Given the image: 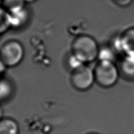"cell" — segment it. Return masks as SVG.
<instances>
[{
  "label": "cell",
  "mask_w": 134,
  "mask_h": 134,
  "mask_svg": "<svg viewBox=\"0 0 134 134\" xmlns=\"http://www.w3.org/2000/svg\"><path fill=\"white\" fill-rule=\"evenodd\" d=\"M99 47L91 36L82 34L76 37L72 43L71 54L82 64L92 63L98 58Z\"/></svg>",
  "instance_id": "cell-1"
},
{
  "label": "cell",
  "mask_w": 134,
  "mask_h": 134,
  "mask_svg": "<svg viewBox=\"0 0 134 134\" xmlns=\"http://www.w3.org/2000/svg\"><path fill=\"white\" fill-rule=\"evenodd\" d=\"M95 81L100 87L108 88L113 87L118 80L119 68L112 61H99L94 69Z\"/></svg>",
  "instance_id": "cell-2"
},
{
  "label": "cell",
  "mask_w": 134,
  "mask_h": 134,
  "mask_svg": "<svg viewBox=\"0 0 134 134\" xmlns=\"http://www.w3.org/2000/svg\"><path fill=\"white\" fill-rule=\"evenodd\" d=\"M1 62L7 67L19 65L24 56V49L21 43L16 40H9L1 48Z\"/></svg>",
  "instance_id": "cell-3"
},
{
  "label": "cell",
  "mask_w": 134,
  "mask_h": 134,
  "mask_svg": "<svg viewBox=\"0 0 134 134\" xmlns=\"http://www.w3.org/2000/svg\"><path fill=\"white\" fill-rule=\"evenodd\" d=\"M70 81L75 89L80 91H87L95 82L94 70L86 64H82L72 71Z\"/></svg>",
  "instance_id": "cell-4"
},
{
  "label": "cell",
  "mask_w": 134,
  "mask_h": 134,
  "mask_svg": "<svg viewBox=\"0 0 134 134\" xmlns=\"http://www.w3.org/2000/svg\"><path fill=\"white\" fill-rule=\"evenodd\" d=\"M119 41L121 51L126 55L134 57V28L126 30Z\"/></svg>",
  "instance_id": "cell-5"
},
{
  "label": "cell",
  "mask_w": 134,
  "mask_h": 134,
  "mask_svg": "<svg viewBox=\"0 0 134 134\" xmlns=\"http://www.w3.org/2000/svg\"><path fill=\"white\" fill-rule=\"evenodd\" d=\"M119 73L128 80H134V57L126 55L119 68Z\"/></svg>",
  "instance_id": "cell-6"
},
{
  "label": "cell",
  "mask_w": 134,
  "mask_h": 134,
  "mask_svg": "<svg viewBox=\"0 0 134 134\" xmlns=\"http://www.w3.org/2000/svg\"><path fill=\"white\" fill-rule=\"evenodd\" d=\"M12 28L19 29L25 26L29 19V12L25 8L16 13L11 14Z\"/></svg>",
  "instance_id": "cell-7"
},
{
  "label": "cell",
  "mask_w": 134,
  "mask_h": 134,
  "mask_svg": "<svg viewBox=\"0 0 134 134\" xmlns=\"http://www.w3.org/2000/svg\"><path fill=\"white\" fill-rule=\"evenodd\" d=\"M14 94V86L11 81L6 78H2L0 82V99L5 102L12 98Z\"/></svg>",
  "instance_id": "cell-8"
},
{
  "label": "cell",
  "mask_w": 134,
  "mask_h": 134,
  "mask_svg": "<svg viewBox=\"0 0 134 134\" xmlns=\"http://www.w3.org/2000/svg\"><path fill=\"white\" fill-rule=\"evenodd\" d=\"M19 126L13 119L4 118L0 122V134H18Z\"/></svg>",
  "instance_id": "cell-9"
},
{
  "label": "cell",
  "mask_w": 134,
  "mask_h": 134,
  "mask_svg": "<svg viewBox=\"0 0 134 134\" xmlns=\"http://www.w3.org/2000/svg\"><path fill=\"white\" fill-rule=\"evenodd\" d=\"M25 3L24 0H2V8L13 14L24 8Z\"/></svg>",
  "instance_id": "cell-10"
},
{
  "label": "cell",
  "mask_w": 134,
  "mask_h": 134,
  "mask_svg": "<svg viewBox=\"0 0 134 134\" xmlns=\"http://www.w3.org/2000/svg\"><path fill=\"white\" fill-rule=\"evenodd\" d=\"M0 16V32L1 34L6 32L9 28H12V21L11 14L1 8Z\"/></svg>",
  "instance_id": "cell-11"
},
{
  "label": "cell",
  "mask_w": 134,
  "mask_h": 134,
  "mask_svg": "<svg viewBox=\"0 0 134 134\" xmlns=\"http://www.w3.org/2000/svg\"><path fill=\"white\" fill-rule=\"evenodd\" d=\"M98 58L99 59V61H109L113 62V51L108 48L99 49Z\"/></svg>",
  "instance_id": "cell-12"
},
{
  "label": "cell",
  "mask_w": 134,
  "mask_h": 134,
  "mask_svg": "<svg viewBox=\"0 0 134 134\" xmlns=\"http://www.w3.org/2000/svg\"><path fill=\"white\" fill-rule=\"evenodd\" d=\"M133 0H114L115 3L119 7L125 8L130 6L132 3Z\"/></svg>",
  "instance_id": "cell-13"
},
{
  "label": "cell",
  "mask_w": 134,
  "mask_h": 134,
  "mask_svg": "<svg viewBox=\"0 0 134 134\" xmlns=\"http://www.w3.org/2000/svg\"><path fill=\"white\" fill-rule=\"evenodd\" d=\"M25 1V2H28V3H31V2H35V1H37V0H24Z\"/></svg>",
  "instance_id": "cell-14"
},
{
  "label": "cell",
  "mask_w": 134,
  "mask_h": 134,
  "mask_svg": "<svg viewBox=\"0 0 134 134\" xmlns=\"http://www.w3.org/2000/svg\"><path fill=\"white\" fill-rule=\"evenodd\" d=\"M88 134H98V133H88Z\"/></svg>",
  "instance_id": "cell-15"
}]
</instances>
